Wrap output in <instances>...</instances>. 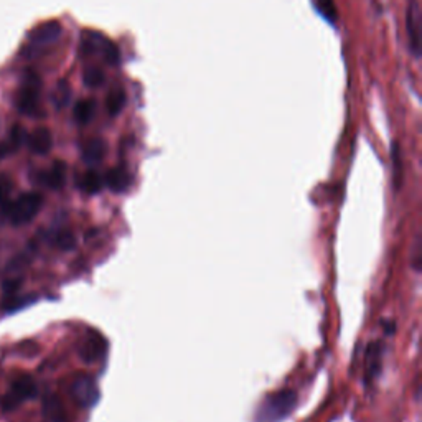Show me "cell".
<instances>
[{
	"label": "cell",
	"instance_id": "1",
	"mask_svg": "<svg viewBox=\"0 0 422 422\" xmlns=\"http://www.w3.org/2000/svg\"><path fill=\"white\" fill-rule=\"evenodd\" d=\"M297 406V393L292 390H282L272 393L256 411L254 422H282L292 414Z\"/></svg>",
	"mask_w": 422,
	"mask_h": 422
},
{
	"label": "cell",
	"instance_id": "2",
	"mask_svg": "<svg viewBox=\"0 0 422 422\" xmlns=\"http://www.w3.org/2000/svg\"><path fill=\"white\" fill-rule=\"evenodd\" d=\"M41 79L35 71H25L23 83L17 96V109L25 116H37L40 109Z\"/></svg>",
	"mask_w": 422,
	"mask_h": 422
},
{
	"label": "cell",
	"instance_id": "3",
	"mask_svg": "<svg viewBox=\"0 0 422 422\" xmlns=\"http://www.w3.org/2000/svg\"><path fill=\"white\" fill-rule=\"evenodd\" d=\"M41 205H44V197L40 193H23L11 205L8 218H11V221L15 226L27 225V223H30L38 215V211L41 210Z\"/></svg>",
	"mask_w": 422,
	"mask_h": 422
},
{
	"label": "cell",
	"instance_id": "4",
	"mask_svg": "<svg viewBox=\"0 0 422 422\" xmlns=\"http://www.w3.org/2000/svg\"><path fill=\"white\" fill-rule=\"evenodd\" d=\"M37 396V385L30 376H20L13 381L12 390L8 395H6L0 400V406L4 411L11 412L15 411L23 401L30 400V397Z\"/></svg>",
	"mask_w": 422,
	"mask_h": 422
},
{
	"label": "cell",
	"instance_id": "5",
	"mask_svg": "<svg viewBox=\"0 0 422 422\" xmlns=\"http://www.w3.org/2000/svg\"><path fill=\"white\" fill-rule=\"evenodd\" d=\"M406 30L409 37V48L416 58L421 56V32H422V12L419 0H409L406 8Z\"/></svg>",
	"mask_w": 422,
	"mask_h": 422
},
{
	"label": "cell",
	"instance_id": "6",
	"mask_svg": "<svg viewBox=\"0 0 422 422\" xmlns=\"http://www.w3.org/2000/svg\"><path fill=\"white\" fill-rule=\"evenodd\" d=\"M71 396L81 407H93L99 401V388L96 379L81 374L73 381L71 385Z\"/></svg>",
	"mask_w": 422,
	"mask_h": 422
},
{
	"label": "cell",
	"instance_id": "7",
	"mask_svg": "<svg viewBox=\"0 0 422 422\" xmlns=\"http://www.w3.org/2000/svg\"><path fill=\"white\" fill-rule=\"evenodd\" d=\"M61 33H63V28L58 22H46L44 25L37 27L28 38L35 46H50L60 40Z\"/></svg>",
	"mask_w": 422,
	"mask_h": 422
},
{
	"label": "cell",
	"instance_id": "8",
	"mask_svg": "<svg viewBox=\"0 0 422 422\" xmlns=\"http://www.w3.org/2000/svg\"><path fill=\"white\" fill-rule=\"evenodd\" d=\"M104 350H106V340L99 334H89L79 347V357L83 362L94 363L103 357Z\"/></svg>",
	"mask_w": 422,
	"mask_h": 422
},
{
	"label": "cell",
	"instance_id": "9",
	"mask_svg": "<svg viewBox=\"0 0 422 422\" xmlns=\"http://www.w3.org/2000/svg\"><path fill=\"white\" fill-rule=\"evenodd\" d=\"M28 149L37 155H46L53 147V136L46 127H37L30 136L27 137Z\"/></svg>",
	"mask_w": 422,
	"mask_h": 422
},
{
	"label": "cell",
	"instance_id": "10",
	"mask_svg": "<svg viewBox=\"0 0 422 422\" xmlns=\"http://www.w3.org/2000/svg\"><path fill=\"white\" fill-rule=\"evenodd\" d=\"M38 182L50 190L63 188L66 182V165L63 162H55L51 169L38 173Z\"/></svg>",
	"mask_w": 422,
	"mask_h": 422
},
{
	"label": "cell",
	"instance_id": "11",
	"mask_svg": "<svg viewBox=\"0 0 422 422\" xmlns=\"http://www.w3.org/2000/svg\"><path fill=\"white\" fill-rule=\"evenodd\" d=\"M104 182L112 192L124 193L131 187V175L124 167H114L106 173Z\"/></svg>",
	"mask_w": 422,
	"mask_h": 422
},
{
	"label": "cell",
	"instance_id": "12",
	"mask_svg": "<svg viewBox=\"0 0 422 422\" xmlns=\"http://www.w3.org/2000/svg\"><path fill=\"white\" fill-rule=\"evenodd\" d=\"M94 114H96V101L91 98L81 99V101L76 103L73 109V117L79 126H86L93 121Z\"/></svg>",
	"mask_w": 422,
	"mask_h": 422
},
{
	"label": "cell",
	"instance_id": "13",
	"mask_svg": "<svg viewBox=\"0 0 422 422\" xmlns=\"http://www.w3.org/2000/svg\"><path fill=\"white\" fill-rule=\"evenodd\" d=\"M104 154H106V142L103 139H91L84 144L81 155L88 165H94L101 162L104 159Z\"/></svg>",
	"mask_w": 422,
	"mask_h": 422
},
{
	"label": "cell",
	"instance_id": "14",
	"mask_svg": "<svg viewBox=\"0 0 422 422\" xmlns=\"http://www.w3.org/2000/svg\"><path fill=\"white\" fill-rule=\"evenodd\" d=\"M78 185L83 192L89 193V195H96V193L101 192V188L104 185V178L96 172V170H88L86 173L81 175Z\"/></svg>",
	"mask_w": 422,
	"mask_h": 422
},
{
	"label": "cell",
	"instance_id": "15",
	"mask_svg": "<svg viewBox=\"0 0 422 422\" xmlns=\"http://www.w3.org/2000/svg\"><path fill=\"white\" fill-rule=\"evenodd\" d=\"M44 414L53 422H65V409L58 397L50 395L44 400Z\"/></svg>",
	"mask_w": 422,
	"mask_h": 422
},
{
	"label": "cell",
	"instance_id": "16",
	"mask_svg": "<svg viewBox=\"0 0 422 422\" xmlns=\"http://www.w3.org/2000/svg\"><path fill=\"white\" fill-rule=\"evenodd\" d=\"M126 106V93L124 89L114 88L106 98V111L109 116H117L122 112V109Z\"/></svg>",
	"mask_w": 422,
	"mask_h": 422
},
{
	"label": "cell",
	"instance_id": "17",
	"mask_svg": "<svg viewBox=\"0 0 422 422\" xmlns=\"http://www.w3.org/2000/svg\"><path fill=\"white\" fill-rule=\"evenodd\" d=\"M368 378H374L379 371V357H381V345L374 341L368 347Z\"/></svg>",
	"mask_w": 422,
	"mask_h": 422
},
{
	"label": "cell",
	"instance_id": "18",
	"mask_svg": "<svg viewBox=\"0 0 422 422\" xmlns=\"http://www.w3.org/2000/svg\"><path fill=\"white\" fill-rule=\"evenodd\" d=\"M70 98H71L70 84L66 81H60L58 84H56L53 96H51V101H53V104L58 109H63V107L68 106Z\"/></svg>",
	"mask_w": 422,
	"mask_h": 422
},
{
	"label": "cell",
	"instance_id": "19",
	"mask_svg": "<svg viewBox=\"0 0 422 422\" xmlns=\"http://www.w3.org/2000/svg\"><path fill=\"white\" fill-rule=\"evenodd\" d=\"M83 81L84 84H86L88 88L91 89H96V88H101L104 81H106V76H104L103 70L99 68H88L86 71H84L83 74Z\"/></svg>",
	"mask_w": 422,
	"mask_h": 422
},
{
	"label": "cell",
	"instance_id": "20",
	"mask_svg": "<svg viewBox=\"0 0 422 422\" xmlns=\"http://www.w3.org/2000/svg\"><path fill=\"white\" fill-rule=\"evenodd\" d=\"M55 244L61 251H71L76 246V238L71 231H58L55 235Z\"/></svg>",
	"mask_w": 422,
	"mask_h": 422
},
{
	"label": "cell",
	"instance_id": "21",
	"mask_svg": "<svg viewBox=\"0 0 422 422\" xmlns=\"http://www.w3.org/2000/svg\"><path fill=\"white\" fill-rule=\"evenodd\" d=\"M317 7H319L320 13L327 20L331 23L336 22V8L334 0H317Z\"/></svg>",
	"mask_w": 422,
	"mask_h": 422
},
{
	"label": "cell",
	"instance_id": "22",
	"mask_svg": "<svg viewBox=\"0 0 422 422\" xmlns=\"http://www.w3.org/2000/svg\"><path fill=\"white\" fill-rule=\"evenodd\" d=\"M101 55L104 56V60H106V63H109V65H117L119 63V50H117V46L112 44V41H109V40H106V44H104V46H103V51H101Z\"/></svg>",
	"mask_w": 422,
	"mask_h": 422
},
{
	"label": "cell",
	"instance_id": "23",
	"mask_svg": "<svg viewBox=\"0 0 422 422\" xmlns=\"http://www.w3.org/2000/svg\"><path fill=\"white\" fill-rule=\"evenodd\" d=\"M27 142V134L25 129H23L22 126H13L12 132H11V147L13 150L18 149V147H22Z\"/></svg>",
	"mask_w": 422,
	"mask_h": 422
},
{
	"label": "cell",
	"instance_id": "24",
	"mask_svg": "<svg viewBox=\"0 0 422 422\" xmlns=\"http://www.w3.org/2000/svg\"><path fill=\"white\" fill-rule=\"evenodd\" d=\"M12 192V180L6 177V175H0V200H8Z\"/></svg>",
	"mask_w": 422,
	"mask_h": 422
},
{
	"label": "cell",
	"instance_id": "25",
	"mask_svg": "<svg viewBox=\"0 0 422 422\" xmlns=\"http://www.w3.org/2000/svg\"><path fill=\"white\" fill-rule=\"evenodd\" d=\"M20 287H22L20 279H13V281L4 282V291L7 292V296H11V294H15Z\"/></svg>",
	"mask_w": 422,
	"mask_h": 422
},
{
	"label": "cell",
	"instance_id": "26",
	"mask_svg": "<svg viewBox=\"0 0 422 422\" xmlns=\"http://www.w3.org/2000/svg\"><path fill=\"white\" fill-rule=\"evenodd\" d=\"M11 200H0V226L4 225L6 218H8V211H11Z\"/></svg>",
	"mask_w": 422,
	"mask_h": 422
},
{
	"label": "cell",
	"instance_id": "27",
	"mask_svg": "<svg viewBox=\"0 0 422 422\" xmlns=\"http://www.w3.org/2000/svg\"><path fill=\"white\" fill-rule=\"evenodd\" d=\"M13 149L11 147V144H0V160H2L8 152H12Z\"/></svg>",
	"mask_w": 422,
	"mask_h": 422
},
{
	"label": "cell",
	"instance_id": "28",
	"mask_svg": "<svg viewBox=\"0 0 422 422\" xmlns=\"http://www.w3.org/2000/svg\"><path fill=\"white\" fill-rule=\"evenodd\" d=\"M0 127H2V124H0Z\"/></svg>",
	"mask_w": 422,
	"mask_h": 422
}]
</instances>
